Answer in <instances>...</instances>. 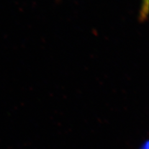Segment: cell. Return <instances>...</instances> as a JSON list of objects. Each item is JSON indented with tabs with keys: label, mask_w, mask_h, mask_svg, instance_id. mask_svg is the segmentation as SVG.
<instances>
[{
	"label": "cell",
	"mask_w": 149,
	"mask_h": 149,
	"mask_svg": "<svg viewBox=\"0 0 149 149\" xmlns=\"http://www.w3.org/2000/svg\"><path fill=\"white\" fill-rule=\"evenodd\" d=\"M148 13V0H142V5L140 11L139 19L144 21L147 19Z\"/></svg>",
	"instance_id": "1"
},
{
	"label": "cell",
	"mask_w": 149,
	"mask_h": 149,
	"mask_svg": "<svg viewBox=\"0 0 149 149\" xmlns=\"http://www.w3.org/2000/svg\"><path fill=\"white\" fill-rule=\"evenodd\" d=\"M140 149H148V142L147 141L146 143H144L143 145L141 146Z\"/></svg>",
	"instance_id": "2"
}]
</instances>
